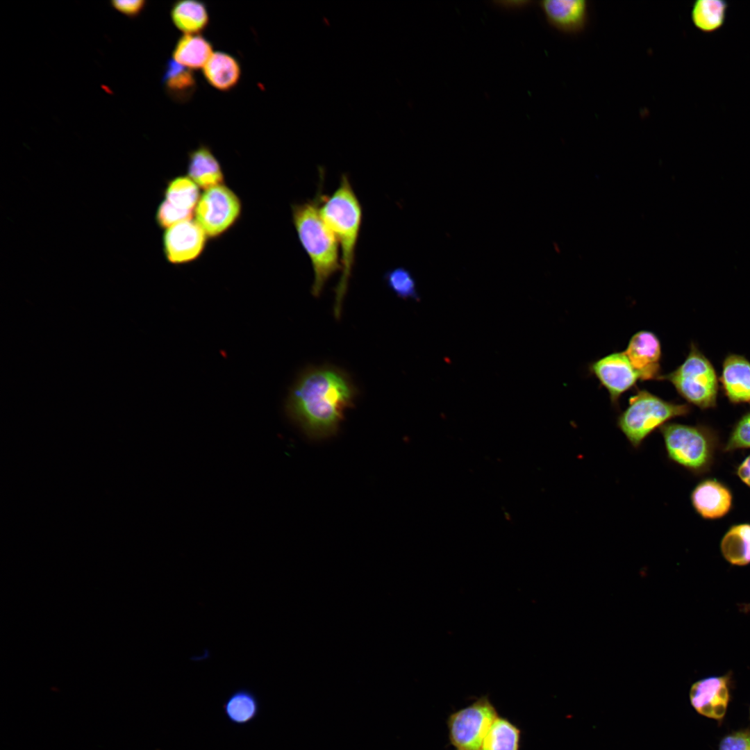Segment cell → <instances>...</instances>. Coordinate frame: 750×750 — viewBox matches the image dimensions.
<instances>
[{"label":"cell","instance_id":"1","mask_svg":"<svg viewBox=\"0 0 750 750\" xmlns=\"http://www.w3.org/2000/svg\"><path fill=\"white\" fill-rule=\"evenodd\" d=\"M357 395L347 373L324 365L304 369L291 388L285 402L288 417L310 438L335 435Z\"/></svg>","mask_w":750,"mask_h":750},{"label":"cell","instance_id":"2","mask_svg":"<svg viewBox=\"0 0 750 750\" xmlns=\"http://www.w3.org/2000/svg\"><path fill=\"white\" fill-rule=\"evenodd\" d=\"M321 213L338 242L342 274L335 288V317H340L342 303L354 265L356 250L362 225V208L346 174L330 196L323 194Z\"/></svg>","mask_w":750,"mask_h":750},{"label":"cell","instance_id":"3","mask_svg":"<svg viewBox=\"0 0 750 750\" xmlns=\"http://www.w3.org/2000/svg\"><path fill=\"white\" fill-rule=\"evenodd\" d=\"M322 183L312 199L292 205V218L299 242L314 273L312 294L319 297L328 280L342 270L339 245L320 210Z\"/></svg>","mask_w":750,"mask_h":750},{"label":"cell","instance_id":"4","mask_svg":"<svg viewBox=\"0 0 750 750\" xmlns=\"http://www.w3.org/2000/svg\"><path fill=\"white\" fill-rule=\"evenodd\" d=\"M690 411L691 407L687 403L666 401L646 390H639L618 416L617 426L637 449L657 428L674 418L688 415Z\"/></svg>","mask_w":750,"mask_h":750},{"label":"cell","instance_id":"5","mask_svg":"<svg viewBox=\"0 0 750 750\" xmlns=\"http://www.w3.org/2000/svg\"><path fill=\"white\" fill-rule=\"evenodd\" d=\"M660 380L670 382L690 404L701 409L716 406L719 378L712 362L694 343L683 362Z\"/></svg>","mask_w":750,"mask_h":750},{"label":"cell","instance_id":"6","mask_svg":"<svg viewBox=\"0 0 750 750\" xmlns=\"http://www.w3.org/2000/svg\"><path fill=\"white\" fill-rule=\"evenodd\" d=\"M669 460L693 472L710 462L712 444L705 428L667 422L659 428Z\"/></svg>","mask_w":750,"mask_h":750},{"label":"cell","instance_id":"7","mask_svg":"<svg viewBox=\"0 0 750 750\" xmlns=\"http://www.w3.org/2000/svg\"><path fill=\"white\" fill-rule=\"evenodd\" d=\"M497 710L487 697L452 713L448 720L449 739L458 750H480Z\"/></svg>","mask_w":750,"mask_h":750},{"label":"cell","instance_id":"8","mask_svg":"<svg viewBox=\"0 0 750 750\" xmlns=\"http://www.w3.org/2000/svg\"><path fill=\"white\" fill-rule=\"evenodd\" d=\"M241 208L238 197L222 184L204 192L194 213L197 222L207 236L215 238L233 225L240 217Z\"/></svg>","mask_w":750,"mask_h":750},{"label":"cell","instance_id":"9","mask_svg":"<svg viewBox=\"0 0 750 750\" xmlns=\"http://www.w3.org/2000/svg\"><path fill=\"white\" fill-rule=\"evenodd\" d=\"M732 683L731 672L698 680L690 690L692 707L700 715L722 723L731 699Z\"/></svg>","mask_w":750,"mask_h":750},{"label":"cell","instance_id":"10","mask_svg":"<svg viewBox=\"0 0 750 750\" xmlns=\"http://www.w3.org/2000/svg\"><path fill=\"white\" fill-rule=\"evenodd\" d=\"M590 372L607 390L611 403L618 406L619 397L632 388L639 376L624 351L614 352L590 363Z\"/></svg>","mask_w":750,"mask_h":750},{"label":"cell","instance_id":"11","mask_svg":"<svg viewBox=\"0 0 750 750\" xmlns=\"http://www.w3.org/2000/svg\"><path fill=\"white\" fill-rule=\"evenodd\" d=\"M206 238L207 235L197 221L188 220L171 226L163 235L167 260L183 264L195 260L204 249Z\"/></svg>","mask_w":750,"mask_h":750},{"label":"cell","instance_id":"12","mask_svg":"<svg viewBox=\"0 0 750 750\" xmlns=\"http://www.w3.org/2000/svg\"><path fill=\"white\" fill-rule=\"evenodd\" d=\"M624 351L639 379H660L662 350L660 342L655 333L644 330L635 333Z\"/></svg>","mask_w":750,"mask_h":750},{"label":"cell","instance_id":"13","mask_svg":"<svg viewBox=\"0 0 750 750\" xmlns=\"http://www.w3.org/2000/svg\"><path fill=\"white\" fill-rule=\"evenodd\" d=\"M540 7L548 22L562 33L578 35L588 26L590 9L585 0H546Z\"/></svg>","mask_w":750,"mask_h":750},{"label":"cell","instance_id":"14","mask_svg":"<svg viewBox=\"0 0 750 750\" xmlns=\"http://www.w3.org/2000/svg\"><path fill=\"white\" fill-rule=\"evenodd\" d=\"M695 511L703 518L715 519L723 517L731 510L733 497L730 490L715 479L700 482L690 495Z\"/></svg>","mask_w":750,"mask_h":750},{"label":"cell","instance_id":"15","mask_svg":"<svg viewBox=\"0 0 750 750\" xmlns=\"http://www.w3.org/2000/svg\"><path fill=\"white\" fill-rule=\"evenodd\" d=\"M719 380L731 403H750V361L745 356L728 354L724 360Z\"/></svg>","mask_w":750,"mask_h":750},{"label":"cell","instance_id":"16","mask_svg":"<svg viewBox=\"0 0 750 750\" xmlns=\"http://www.w3.org/2000/svg\"><path fill=\"white\" fill-rule=\"evenodd\" d=\"M188 177L204 190L220 185L224 182L221 166L211 150L200 146L191 151L188 160Z\"/></svg>","mask_w":750,"mask_h":750},{"label":"cell","instance_id":"17","mask_svg":"<svg viewBox=\"0 0 750 750\" xmlns=\"http://www.w3.org/2000/svg\"><path fill=\"white\" fill-rule=\"evenodd\" d=\"M203 73L207 82L213 88L228 91L238 83L241 67L235 57L223 51H217L203 67Z\"/></svg>","mask_w":750,"mask_h":750},{"label":"cell","instance_id":"18","mask_svg":"<svg viewBox=\"0 0 750 750\" xmlns=\"http://www.w3.org/2000/svg\"><path fill=\"white\" fill-rule=\"evenodd\" d=\"M212 53V46L206 38L199 34H185L175 44L172 58L190 69H199L203 68Z\"/></svg>","mask_w":750,"mask_h":750},{"label":"cell","instance_id":"19","mask_svg":"<svg viewBox=\"0 0 750 750\" xmlns=\"http://www.w3.org/2000/svg\"><path fill=\"white\" fill-rule=\"evenodd\" d=\"M260 702L251 690L240 688L233 691L223 703L224 715L235 726H244L253 721L260 712Z\"/></svg>","mask_w":750,"mask_h":750},{"label":"cell","instance_id":"20","mask_svg":"<svg viewBox=\"0 0 750 750\" xmlns=\"http://www.w3.org/2000/svg\"><path fill=\"white\" fill-rule=\"evenodd\" d=\"M170 15L176 27L185 34H199L209 22L206 5L195 0L176 2L172 7Z\"/></svg>","mask_w":750,"mask_h":750},{"label":"cell","instance_id":"21","mask_svg":"<svg viewBox=\"0 0 750 750\" xmlns=\"http://www.w3.org/2000/svg\"><path fill=\"white\" fill-rule=\"evenodd\" d=\"M162 84L167 94L174 100H188L194 94L197 82L193 72L175 61L168 60L162 76Z\"/></svg>","mask_w":750,"mask_h":750},{"label":"cell","instance_id":"22","mask_svg":"<svg viewBox=\"0 0 750 750\" xmlns=\"http://www.w3.org/2000/svg\"><path fill=\"white\" fill-rule=\"evenodd\" d=\"M720 549L724 559L733 565L750 564V524L731 527L722 539Z\"/></svg>","mask_w":750,"mask_h":750},{"label":"cell","instance_id":"23","mask_svg":"<svg viewBox=\"0 0 750 750\" xmlns=\"http://www.w3.org/2000/svg\"><path fill=\"white\" fill-rule=\"evenodd\" d=\"M727 8L728 3L724 1L698 0L691 10L692 23L702 32H715L724 25Z\"/></svg>","mask_w":750,"mask_h":750},{"label":"cell","instance_id":"24","mask_svg":"<svg viewBox=\"0 0 750 750\" xmlns=\"http://www.w3.org/2000/svg\"><path fill=\"white\" fill-rule=\"evenodd\" d=\"M200 197L199 187L192 180L178 176L167 185L164 200L178 210L194 212Z\"/></svg>","mask_w":750,"mask_h":750},{"label":"cell","instance_id":"25","mask_svg":"<svg viewBox=\"0 0 750 750\" xmlns=\"http://www.w3.org/2000/svg\"><path fill=\"white\" fill-rule=\"evenodd\" d=\"M520 731L506 719L497 717L485 735L480 750H519Z\"/></svg>","mask_w":750,"mask_h":750},{"label":"cell","instance_id":"26","mask_svg":"<svg viewBox=\"0 0 750 750\" xmlns=\"http://www.w3.org/2000/svg\"><path fill=\"white\" fill-rule=\"evenodd\" d=\"M384 279L389 288L399 297L403 299H419L415 281L405 267H399L388 271L384 275Z\"/></svg>","mask_w":750,"mask_h":750},{"label":"cell","instance_id":"27","mask_svg":"<svg viewBox=\"0 0 750 750\" xmlns=\"http://www.w3.org/2000/svg\"><path fill=\"white\" fill-rule=\"evenodd\" d=\"M193 213L178 210L163 200L157 209L156 219L161 228L167 229L178 223L191 220Z\"/></svg>","mask_w":750,"mask_h":750},{"label":"cell","instance_id":"28","mask_svg":"<svg viewBox=\"0 0 750 750\" xmlns=\"http://www.w3.org/2000/svg\"><path fill=\"white\" fill-rule=\"evenodd\" d=\"M750 448V413L744 415L735 425L725 449L733 451Z\"/></svg>","mask_w":750,"mask_h":750},{"label":"cell","instance_id":"29","mask_svg":"<svg viewBox=\"0 0 750 750\" xmlns=\"http://www.w3.org/2000/svg\"><path fill=\"white\" fill-rule=\"evenodd\" d=\"M718 750H750V728H741L725 735Z\"/></svg>","mask_w":750,"mask_h":750},{"label":"cell","instance_id":"30","mask_svg":"<svg viewBox=\"0 0 750 750\" xmlns=\"http://www.w3.org/2000/svg\"><path fill=\"white\" fill-rule=\"evenodd\" d=\"M146 3L144 0H114L110 2L115 10L130 18L139 16L144 10Z\"/></svg>","mask_w":750,"mask_h":750},{"label":"cell","instance_id":"31","mask_svg":"<svg viewBox=\"0 0 750 750\" xmlns=\"http://www.w3.org/2000/svg\"><path fill=\"white\" fill-rule=\"evenodd\" d=\"M737 474L742 482L750 488V455L739 465Z\"/></svg>","mask_w":750,"mask_h":750},{"label":"cell","instance_id":"32","mask_svg":"<svg viewBox=\"0 0 750 750\" xmlns=\"http://www.w3.org/2000/svg\"><path fill=\"white\" fill-rule=\"evenodd\" d=\"M499 3L501 6H504V7H507V8H518V7L522 8L524 6H526L528 2L525 1H502V2L499 1Z\"/></svg>","mask_w":750,"mask_h":750},{"label":"cell","instance_id":"33","mask_svg":"<svg viewBox=\"0 0 750 750\" xmlns=\"http://www.w3.org/2000/svg\"><path fill=\"white\" fill-rule=\"evenodd\" d=\"M749 719H750V706H749Z\"/></svg>","mask_w":750,"mask_h":750}]
</instances>
